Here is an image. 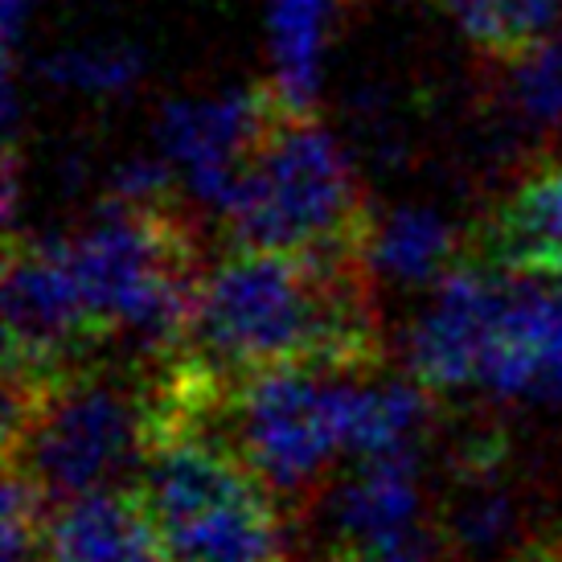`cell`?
<instances>
[{"label": "cell", "mask_w": 562, "mask_h": 562, "mask_svg": "<svg viewBox=\"0 0 562 562\" xmlns=\"http://www.w3.org/2000/svg\"><path fill=\"white\" fill-rule=\"evenodd\" d=\"M33 562H172L140 488H94L54 501Z\"/></svg>", "instance_id": "obj_11"}, {"label": "cell", "mask_w": 562, "mask_h": 562, "mask_svg": "<svg viewBox=\"0 0 562 562\" xmlns=\"http://www.w3.org/2000/svg\"><path fill=\"white\" fill-rule=\"evenodd\" d=\"M509 94L530 124H562V30H550L538 46L514 58Z\"/></svg>", "instance_id": "obj_18"}, {"label": "cell", "mask_w": 562, "mask_h": 562, "mask_svg": "<svg viewBox=\"0 0 562 562\" xmlns=\"http://www.w3.org/2000/svg\"><path fill=\"white\" fill-rule=\"evenodd\" d=\"M472 46L514 63L538 46L562 13V0H436Z\"/></svg>", "instance_id": "obj_16"}, {"label": "cell", "mask_w": 562, "mask_h": 562, "mask_svg": "<svg viewBox=\"0 0 562 562\" xmlns=\"http://www.w3.org/2000/svg\"><path fill=\"white\" fill-rule=\"evenodd\" d=\"M493 448H481L476 456H464L460 484L452 493L448 517H443V533L460 554L469 559H488L493 550L509 542L517 526V501L509 488L497 481L493 472Z\"/></svg>", "instance_id": "obj_15"}, {"label": "cell", "mask_w": 562, "mask_h": 562, "mask_svg": "<svg viewBox=\"0 0 562 562\" xmlns=\"http://www.w3.org/2000/svg\"><path fill=\"white\" fill-rule=\"evenodd\" d=\"M46 75L82 94H120L140 79L136 49H70L46 63Z\"/></svg>", "instance_id": "obj_19"}, {"label": "cell", "mask_w": 562, "mask_h": 562, "mask_svg": "<svg viewBox=\"0 0 562 562\" xmlns=\"http://www.w3.org/2000/svg\"><path fill=\"white\" fill-rule=\"evenodd\" d=\"M476 259L526 280H562V157L530 169L488 210Z\"/></svg>", "instance_id": "obj_12"}, {"label": "cell", "mask_w": 562, "mask_h": 562, "mask_svg": "<svg viewBox=\"0 0 562 562\" xmlns=\"http://www.w3.org/2000/svg\"><path fill=\"white\" fill-rule=\"evenodd\" d=\"M33 0H4V46L13 49L16 37H21V21L30 13Z\"/></svg>", "instance_id": "obj_20"}, {"label": "cell", "mask_w": 562, "mask_h": 562, "mask_svg": "<svg viewBox=\"0 0 562 562\" xmlns=\"http://www.w3.org/2000/svg\"><path fill=\"white\" fill-rule=\"evenodd\" d=\"M276 103V87L235 91L222 99H177L160 111V153L186 177L189 193L210 210H231L255 144Z\"/></svg>", "instance_id": "obj_9"}, {"label": "cell", "mask_w": 562, "mask_h": 562, "mask_svg": "<svg viewBox=\"0 0 562 562\" xmlns=\"http://www.w3.org/2000/svg\"><path fill=\"white\" fill-rule=\"evenodd\" d=\"M514 562H562V542H542V547H530L526 554H517Z\"/></svg>", "instance_id": "obj_21"}, {"label": "cell", "mask_w": 562, "mask_h": 562, "mask_svg": "<svg viewBox=\"0 0 562 562\" xmlns=\"http://www.w3.org/2000/svg\"><path fill=\"white\" fill-rule=\"evenodd\" d=\"M366 259L235 247L198 283L186 349L222 378L280 366L374 374L382 341L366 296Z\"/></svg>", "instance_id": "obj_1"}, {"label": "cell", "mask_w": 562, "mask_h": 562, "mask_svg": "<svg viewBox=\"0 0 562 562\" xmlns=\"http://www.w3.org/2000/svg\"><path fill=\"white\" fill-rule=\"evenodd\" d=\"M276 87V82H271ZM235 247L304 250L333 259H370L378 226L341 144L316 124L313 108L276 103L250 153L231 210L222 214Z\"/></svg>", "instance_id": "obj_2"}, {"label": "cell", "mask_w": 562, "mask_h": 562, "mask_svg": "<svg viewBox=\"0 0 562 562\" xmlns=\"http://www.w3.org/2000/svg\"><path fill=\"white\" fill-rule=\"evenodd\" d=\"M456 231L431 210H398L386 218L374 235V259L378 271H386L403 283H427L439 280L456 263Z\"/></svg>", "instance_id": "obj_17"}, {"label": "cell", "mask_w": 562, "mask_h": 562, "mask_svg": "<svg viewBox=\"0 0 562 562\" xmlns=\"http://www.w3.org/2000/svg\"><path fill=\"white\" fill-rule=\"evenodd\" d=\"M333 521L341 542L370 562H436V530L423 521L419 452L366 456L337 488Z\"/></svg>", "instance_id": "obj_10"}, {"label": "cell", "mask_w": 562, "mask_h": 562, "mask_svg": "<svg viewBox=\"0 0 562 562\" xmlns=\"http://www.w3.org/2000/svg\"><path fill=\"white\" fill-rule=\"evenodd\" d=\"M4 366L9 386H30L91 361L111 333L94 316L63 238L9 243L4 263Z\"/></svg>", "instance_id": "obj_7"}, {"label": "cell", "mask_w": 562, "mask_h": 562, "mask_svg": "<svg viewBox=\"0 0 562 562\" xmlns=\"http://www.w3.org/2000/svg\"><path fill=\"white\" fill-rule=\"evenodd\" d=\"M63 243L108 333H124L157 358L186 345L202 276L177 205L111 198L94 222Z\"/></svg>", "instance_id": "obj_4"}, {"label": "cell", "mask_w": 562, "mask_h": 562, "mask_svg": "<svg viewBox=\"0 0 562 562\" xmlns=\"http://www.w3.org/2000/svg\"><path fill=\"white\" fill-rule=\"evenodd\" d=\"M4 464L42 497L70 501L120 488L148 456V382L82 361L30 386H9Z\"/></svg>", "instance_id": "obj_3"}, {"label": "cell", "mask_w": 562, "mask_h": 562, "mask_svg": "<svg viewBox=\"0 0 562 562\" xmlns=\"http://www.w3.org/2000/svg\"><path fill=\"white\" fill-rule=\"evenodd\" d=\"M517 276L488 263H452L436 280V300L411 333V378L427 391L481 386L488 345L497 337Z\"/></svg>", "instance_id": "obj_8"}, {"label": "cell", "mask_w": 562, "mask_h": 562, "mask_svg": "<svg viewBox=\"0 0 562 562\" xmlns=\"http://www.w3.org/2000/svg\"><path fill=\"white\" fill-rule=\"evenodd\" d=\"M427 423H431V398L419 378L415 382L358 378L349 386V406H345V452L358 460L415 452Z\"/></svg>", "instance_id": "obj_13"}, {"label": "cell", "mask_w": 562, "mask_h": 562, "mask_svg": "<svg viewBox=\"0 0 562 562\" xmlns=\"http://www.w3.org/2000/svg\"><path fill=\"white\" fill-rule=\"evenodd\" d=\"M358 378L325 366L218 374V391L189 431L226 443L280 497H296L321 481L333 456L345 452V406Z\"/></svg>", "instance_id": "obj_6"}, {"label": "cell", "mask_w": 562, "mask_h": 562, "mask_svg": "<svg viewBox=\"0 0 562 562\" xmlns=\"http://www.w3.org/2000/svg\"><path fill=\"white\" fill-rule=\"evenodd\" d=\"M341 0H271L267 30L276 58V87L288 103L313 108L321 82V54Z\"/></svg>", "instance_id": "obj_14"}, {"label": "cell", "mask_w": 562, "mask_h": 562, "mask_svg": "<svg viewBox=\"0 0 562 562\" xmlns=\"http://www.w3.org/2000/svg\"><path fill=\"white\" fill-rule=\"evenodd\" d=\"M140 497L172 562H283L280 493L202 431L153 439Z\"/></svg>", "instance_id": "obj_5"}]
</instances>
